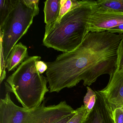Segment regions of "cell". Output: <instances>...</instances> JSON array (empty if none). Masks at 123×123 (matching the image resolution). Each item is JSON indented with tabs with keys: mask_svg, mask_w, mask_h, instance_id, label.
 Segmentation results:
<instances>
[{
	"mask_svg": "<svg viewBox=\"0 0 123 123\" xmlns=\"http://www.w3.org/2000/svg\"><path fill=\"white\" fill-rule=\"evenodd\" d=\"M123 34L108 31L89 32L76 49L46 62L50 92L71 88L83 80L90 86L98 77L109 75L116 68L117 52Z\"/></svg>",
	"mask_w": 123,
	"mask_h": 123,
	"instance_id": "1",
	"label": "cell"
},
{
	"mask_svg": "<svg viewBox=\"0 0 123 123\" xmlns=\"http://www.w3.org/2000/svg\"><path fill=\"white\" fill-rule=\"evenodd\" d=\"M99 7L96 0H81L80 6L69 11L58 23L45 27L44 46L66 52L76 49L88 33L90 16Z\"/></svg>",
	"mask_w": 123,
	"mask_h": 123,
	"instance_id": "2",
	"label": "cell"
},
{
	"mask_svg": "<svg viewBox=\"0 0 123 123\" xmlns=\"http://www.w3.org/2000/svg\"><path fill=\"white\" fill-rule=\"evenodd\" d=\"M41 58L39 56L29 57L5 83L7 93H13L23 107L27 109L39 106L49 91L47 78L40 74L37 68V62Z\"/></svg>",
	"mask_w": 123,
	"mask_h": 123,
	"instance_id": "3",
	"label": "cell"
},
{
	"mask_svg": "<svg viewBox=\"0 0 123 123\" xmlns=\"http://www.w3.org/2000/svg\"><path fill=\"white\" fill-rule=\"evenodd\" d=\"M75 111L65 101L29 109L16 105L9 93L0 100V123H54Z\"/></svg>",
	"mask_w": 123,
	"mask_h": 123,
	"instance_id": "4",
	"label": "cell"
},
{
	"mask_svg": "<svg viewBox=\"0 0 123 123\" xmlns=\"http://www.w3.org/2000/svg\"><path fill=\"white\" fill-rule=\"evenodd\" d=\"M39 0H16L13 8L0 29L1 49L6 62L11 50L26 33L39 12Z\"/></svg>",
	"mask_w": 123,
	"mask_h": 123,
	"instance_id": "5",
	"label": "cell"
},
{
	"mask_svg": "<svg viewBox=\"0 0 123 123\" xmlns=\"http://www.w3.org/2000/svg\"><path fill=\"white\" fill-rule=\"evenodd\" d=\"M123 24V12L104 9L99 6L89 18L87 25L89 32H101Z\"/></svg>",
	"mask_w": 123,
	"mask_h": 123,
	"instance_id": "6",
	"label": "cell"
},
{
	"mask_svg": "<svg viewBox=\"0 0 123 123\" xmlns=\"http://www.w3.org/2000/svg\"><path fill=\"white\" fill-rule=\"evenodd\" d=\"M102 95L112 111L123 107V68L116 70L110 75L105 87L98 91Z\"/></svg>",
	"mask_w": 123,
	"mask_h": 123,
	"instance_id": "7",
	"label": "cell"
},
{
	"mask_svg": "<svg viewBox=\"0 0 123 123\" xmlns=\"http://www.w3.org/2000/svg\"><path fill=\"white\" fill-rule=\"evenodd\" d=\"M95 92V104L82 123H115L113 111L102 95L98 91Z\"/></svg>",
	"mask_w": 123,
	"mask_h": 123,
	"instance_id": "8",
	"label": "cell"
},
{
	"mask_svg": "<svg viewBox=\"0 0 123 123\" xmlns=\"http://www.w3.org/2000/svg\"><path fill=\"white\" fill-rule=\"evenodd\" d=\"M29 57L27 47L20 42L11 50L6 62V67L8 72L13 71Z\"/></svg>",
	"mask_w": 123,
	"mask_h": 123,
	"instance_id": "9",
	"label": "cell"
},
{
	"mask_svg": "<svg viewBox=\"0 0 123 123\" xmlns=\"http://www.w3.org/2000/svg\"><path fill=\"white\" fill-rule=\"evenodd\" d=\"M60 0H47L44 2V23L49 26L58 18L60 8Z\"/></svg>",
	"mask_w": 123,
	"mask_h": 123,
	"instance_id": "10",
	"label": "cell"
},
{
	"mask_svg": "<svg viewBox=\"0 0 123 123\" xmlns=\"http://www.w3.org/2000/svg\"><path fill=\"white\" fill-rule=\"evenodd\" d=\"M16 0H0V28H2L14 7Z\"/></svg>",
	"mask_w": 123,
	"mask_h": 123,
	"instance_id": "11",
	"label": "cell"
},
{
	"mask_svg": "<svg viewBox=\"0 0 123 123\" xmlns=\"http://www.w3.org/2000/svg\"><path fill=\"white\" fill-rule=\"evenodd\" d=\"M96 1L101 7L114 11L123 12V0H98Z\"/></svg>",
	"mask_w": 123,
	"mask_h": 123,
	"instance_id": "12",
	"label": "cell"
},
{
	"mask_svg": "<svg viewBox=\"0 0 123 123\" xmlns=\"http://www.w3.org/2000/svg\"><path fill=\"white\" fill-rule=\"evenodd\" d=\"M87 92L83 99L84 105L88 112L90 111L94 106L96 100V93L90 87H87Z\"/></svg>",
	"mask_w": 123,
	"mask_h": 123,
	"instance_id": "13",
	"label": "cell"
},
{
	"mask_svg": "<svg viewBox=\"0 0 123 123\" xmlns=\"http://www.w3.org/2000/svg\"><path fill=\"white\" fill-rule=\"evenodd\" d=\"M88 113L86 107L84 105H82L75 110L74 116L67 123H82Z\"/></svg>",
	"mask_w": 123,
	"mask_h": 123,
	"instance_id": "14",
	"label": "cell"
},
{
	"mask_svg": "<svg viewBox=\"0 0 123 123\" xmlns=\"http://www.w3.org/2000/svg\"><path fill=\"white\" fill-rule=\"evenodd\" d=\"M117 57L116 67V68H123V38L120 42L117 52Z\"/></svg>",
	"mask_w": 123,
	"mask_h": 123,
	"instance_id": "15",
	"label": "cell"
},
{
	"mask_svg": "<svg viewBox=\"0 0 123 123\" xmlns=\"http://www.w3.org/2000/svg\"><path fill=\"white\" fill-rule=\"evenodd\" d=\"M113 117L115 123H123V110L122 108L113 111Z\"/></svg>",
	"mask_w": 123,
	"mask_h": 123,
	"instance_id": "16",
	"label": "cell"
},
{
	"mask_svg": "<svg viewBox=\"0 0 123 123\" xmlns=\"http://www.w3.org/2000/svg\"><path fill=\"white\" fill-rule=\"evenodd\" d=\"M37 68L40 74H42L47 70L48 67L46 63L43 61H37Z\"/></svg>",
	"mask_w": 123,
	"mask_h": 123,
	"instance_id": "17",
	"label": "cell"
},
{
	"mask_svg": "<svg viewBox=\"0 0 123 123\" xmlns=\"http://www.w3.org/2000/svg\"><path fill=\"white\" fill-rule=\"evenodd\" d=\"M107 31L111 33L118 34H123V24L116 26L113 28L108 30Z\"/></svg>",
	"mask_w": 123,
	"mask_h": 123,
	"instance_id": "18",
	"label": "cell"
},
{
	"mask_svg": "<svg viewBox=\"0 0 123 123\" xmlns=\"http://www.w3.org/2000/svg\"><path fill=\"white\" fill-rule=\"evenodd\" d=\"M75 111L69 115H68L65 117H63L62 118L59 120V121L56 122L54 123H67L75 115Z\"/></svg>",
	"mask_w": 123,
	"mask_h": 123,
	"instance_id": "19",
	"label": "cell"
},
{
	"mask_svg": "<svg viewBox=\"0 0 123 123\" xmlns=\"http://www.w3.org/2000/svg\"><path fill=\"white\" fill-rule=\"evenodd\" d=\"M122 109H123V107H122Z\"/></svg>",
	"mask_w": 123,
	"mask_h": 123,
	"instance_id": "20",
	"label": "cell"
}]
</instances>
